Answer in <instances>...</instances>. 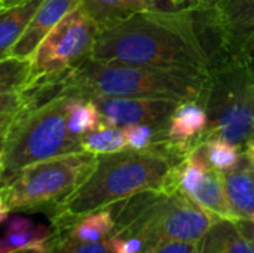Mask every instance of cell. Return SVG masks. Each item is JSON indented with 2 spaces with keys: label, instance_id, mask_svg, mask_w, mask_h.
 <instances>
[{
  "label": "cell",
  "instance_id": "obj_1",
  "mask_svg": "<svg viewBox=\"0 0 254 253\" xmlns=\"http://www.w3.org/2000/svg\"><path fill=\"white\" fill-rule=\"evenodd\" d=\"M91 58L210 73L192 9H147L101 28Z\"/></svg>",
  "mask_w": 254,
  "mask_h": 253
},
{
  "label": "cell",
  "instance_id": "obj_2",
  "mask_svg": "<svg viewBox=\"0 0 254 253\" xmlns=\"http://www.w3.org/2000/svg\"><path fill=\"white\" fill-rule=\"evenodd\" d=\"M210 73L156 66H134L94 58L63 78V95L91 98L149 97L177 101H204Z\"/></svg>",
  "mask_w": 254,
  "mask_h": 253
},
{
  "label": "cell",
  "instance_id": "obj_3",
  "mask_svg": "<svg viewBox=\"0 0 254 253\" xmlns=\"http://www.w3.org/2000/svg\"><path fill=\"white\" fill-rule=\"evenodd\" d=\"M182 160L156 143L146 151L125 149L98 155L86 180L54 213L77 218L143 191H174L170 189V177Z\"/></svg>",
  "mask_w": 254,
  "mask_h": 253
},
{
  "label": "cell",
  "instance_id": "obj_4",
  "mask_svg": "<svg viewBox=\"0 0 254 253\" xmlns=\"http://www.w3.org/2000/svg\"><path fill=\"white\" fill-rule=\"evenodd\" d=\"M109 207L115 234L140 239L143 253L171 242H199L220 219L179 189L143 191Z\"/></svg>",
  "mask_w": 254,
  "mask_h": 253
},
{
  "label": "cell",
  "instance_id": "obj_5",
  "mask_svg": "<svg viewBox=\"0 0 254 253\" xmlns=\"http://www.w3.org/2000/svg\"><path fill=\"white\" fill-rule=\"evenodd\" d=\"M65 112V95L34 109H24L1 142L0 188L31 164L85 152L80 139L71 136L67 128Z\"/></svg>",
  "mask_w": 254,
  "mask_h": 253
},
{
  "label": "cell",
  "instance_id": "obj_6",
  "mask_svg": "<svg viewBox=\"0 0 254 253\" xmlns=\"http://www.w3.org/2000/svg\"><path fill=\"white\" fill-rule=\"evenodd\" d=\"M202 104L208 115L205 139L219 137L246 149L254 142V63L211 69Z\"/></svg>",
  "mask_w": 254,
  "mask_h": 253
},
{
  "label": "cell",
  "instance_id": "obj_7",
  "mask_svg": "<svg viewBox=\"0 0 254 253\" xmlns=\"http://www.w3.org/2000/svg\"><path fill=\"white\" fill-rule=\"evenodd\" d=\"M97 155L76 152L22 169L1 189L10 212L57 210L91 174Z\"/></svg>",
  "mask_w": 254,
  "mask_h": 253
},
{
  "label": "cell",
  "instance_id": "obj_8",
  "mask_svg": "<svg viewBox=\"0 0 254 253\" xmlns=\"http://www.w3.org/2000/svg\"><path fill=\"white\" fill-rule=\"evenodd\" d=\"M98 31V25L80 6L67 13L46 34L30 58L27 86L65 78L91 57Z\"/></svg>",
  "mask_w": 254,
  "mask_h": 253
},
{
  "label": "cell",
  "instance_id": "obj_9",
  "mask_svg": "<svg viewBox=\"0 0 254 253\" xmlns=\"http://www.w3.org/2000/svg\"><path fill=\"white\" fill-rule=\"evenodd\" d=\"M88 100H92L97 106L103 124L121 128L131 124H149L156 130L158 142L165 140L168 121L180 104V101L171 98L149 97L95 95Z\"/></svg>",
  "mask_w": 254,
  "mask_h": 253
},
{
  "label": "cell",
  "instance_id": "obj_10",
  "mask_svg": "<svg viewBox=\"0 0 254 253\" xmlns=\"http://www.w3.org/2000/svg\"><path fill=\"white\" fill-rule=\"evenodd\" d=\"M211 9L226 34L235 60L254 63L252 57L254 39V0H223Z\"/></svg>",
  "mask_w": 254,
  "mask_h": 253
},
{
  "label": "cell",
  "instance_id": "obj_11",
  "mask_svg": "<svg viewBox=\"0 0 254 253\" xmlns=\"http://www.w3.org/2000/svg\"><path fill=\"white\" fill-rule=\"evenodd\" d=\"M77 6H80V0H43L25 31L13 46L10 57L30 60L46 34Z\"/></svg>",
  "mask_w": 254,
  "mask_h": 253
},
{
  "label": "cell",
  "instance_id": "obj_12",
  "mask_svg": "<svg viewBox=\"0 0 254 253\" xmlns=\"http://www.w3.org/2000/svg\"><path fill=\"white\" fill-rule=\"evenodd\" d=\"M208 115L199 101H182L167 125L165 140L189 154L205 140Z\"/></svg>",
  "mask_w": 254,
  "mask_h": 253
},
{
  "label": "cell",
  "instance_id": "obj_13",
  "mask_svg": "<svg viewBox=\"0 0 254 253\" xmlns=\"http://www.w3.org/2000/svg\"><path fill=\"white\" fill-rule=\"evenodd\" d=\"M229 203L240 219L254 218V164L244 154L237 167L222 171Z\"/></svg>",
  "mask_w": 254,
  "mask_h": 253
},
{
  "label": "cell",
  "instance_id": "obj_14",
  "mask_svg": "<svg viewBox=\"0 0 254 253\" xmlns=\"http://www.w3.org/2000/svg\"><path fill=\"white\" fill-rule=\"evenodd\" d=\"M55 231L43 224L24 216H13L6 222L3 236L0 237V253H10L21 249H40L46 251L48 242L54 237Z\"/></svg>",
  "mask_w": 254,
  "mask_h": 253
},
{
  "label": "cell",
  "instance_id": "obj_15",
  "mask_svg": "<svg viewBox=\"0 0 254 253\" xmlns=\"http://www.w3.org/2000/svg\"><path fill=\"white\" fill-rule=\"evenodd\" d=\"M42 1L43 0H22L0 9V61L10 57L13 46L25 31Z\"/></svg>",
  "mask_w": 254,
  "mask_h": 253
},
{
  "label": "cell",
  "instance_id": "obj_16",
  "mask_svg": "<svg viewBox=\"0 0 254 253\" xmlns=\"http://www.w3.org/2000/svg\"><path fill=\"white\" fill-rule=\"evenodd\" d=\"M199 253H254V245L235 221L217 219L201 239Z\"/></svg>",
  "mask_w": 254,
  "mask_h": 253
},
{
  "label": "cell",
  "instance_id": "obj_17",
  "mask_svg": "<svg viewBox=\"0 0 254 253\" xmlns=\"http://www.w3.org/2000/svg\"><path fill=\"white\" fill-rule=\"evenodd\" d=\"M192 200H195L202 209L207 212L213 213L214 216L220 219H228V221H240V218L235 215L222 177V171L210 167L207 173L204 174L201 183L198 188L193 191L190 195Z\"/></svg>",
  "mask_w": 254,
  "mask_h": 253
},
{
  "label": "cell",
  "instance_id": "obj_18",
  "mask_svg": "<svg viewBox=\"0 0 254 253\" xmlns=\"http://www.w3.org/2000/svg\"><path fill=\"white\" fill-rule=\"evenodd\" d=\"M80 7L98 25V28L110 27L128 16L155 9L153 0H80Z\"/></svg>",
  "mask_w": 254,
  "mask_h": 253
},
{
  "label": "cell",
  "instance_id": "obj_19",
  "mask_svg": "<svg viewBox=\"0 0 254 253\" xmlns=\"http://www.w3.org/2000/svg\"><path fill=\"white\" fill-rule=\"evenodd\" d=\"M65 116L70 134L77 139H82V136L103 124L101 115L94 101L82 97H67Z\"/></svg>",
  "mask_w": 254,
  "mask_h": 253
},
{
  "label": "cell",
  "instance_id": "obj_20",
  "mask_svg": "<svg viewBox=\"0 0 254 253\" xmlns=\"http://www.w3.org/2000/svg\"><path fill=\"white\" fill-rule=\"evenodd\" d=\"M82 149L92 155H107L127 149L124 128L101 124L80 139Z\"/></svg>",
  "mask_w": 254,
  "mask_h": 253
},
{
  "label": "cell",
  "instance_id": "obj_21",
  "mask_svg": "<svg viewBox=\"0 0 254 253\" xmlns=\"http://www.w3.org/2000/svg\"><path fill=\"white\" fill-rule=\"evenodd\" d=\"M202 149L208 166L219 171H226L237 167L243 158L238 146L219 137L205 139L202 142Z\"/></svg>",
  "mask_w": 254,
  "mask_h": 253
},
{
  "label": "cell",
  "instance_id": "obj_22",
  "mask_svg": "<svg viewBox=\"0 0 254 253\" xmlns=\"http://www.w3.org/2000/svg\"><path fill=\"white\" fill-rule=\"evenodd\" d=\"M30 78V60L9 57L0 61V94L25 89Z\"/></svg>",
  "mask_w": 254,
  "mask_h": 253
},
{
  "label": "cell",
  "instance_id": "obj_23",
  "mask_svg": "<svg viewBox=\"0 0 254 253\" xmlns=\"http://www.w3.org/2000/svg\"><path fill=\"white\" fill-rule=\"evenodd\" d=\"M55 231V230H54ZM45 253H113L110 240L104 242H80L67 233L55 231L48 242Z\"/></svg>",
  "mask_w": 254,
  "mask_h": 253
},
{
  "label": "cell",
  "instance_id": "obj_24",
  "mask_svg": "<svg viewBox=\"0 0 254 253\" xmlns=\"http://www.w3.org/2000/svg\"><path fill=\"white\" fill-rule=\"evenodd\" d=\"M27 107V98L22 91L0 94V143L3 142L6 133L15 122V119Z\"/></svg>",
  "mask_w": 254,
  "mask_h": 253
},
{
  "label": "cell",
  "instance_id": "obj_25",
  "mask_svg": "<svg viewBox=\"0 0 254 253\" xmlns=\"http://www.w3.org/2000/svg\"><path fill=\"white\" fill-rule=\"evenodd\" d=\"M127 149L146 151L158 142L156 130L149 124H131L124 127Z\"/></svg>",
  "mask_w": 254,
  "mask_h": 253
},
{
  "label": "cell",
  "instance_id": "obj_26",
  "mask_svg": "<svg viewBox=\"0 0 254 253\" xmlns=\"http://www.w3.org/2000/svg\"><path fill=\"white\" fill-rule=\"evenodd\" d=\"M199 242H171L153 253H199Z\"/></svg>",
  "mask_w": 254,
  "mask_h": 253
},
{
  "label": "cell",
  "instance_id": "obj_27",
  "mask_svg": "<svg viewBox=\"0 0 254 253\" xmlns=\"http://www.w3.org/2000/svg\"><path fill=\"white\" fill-rule=\"evenodd\" d=\"M155 9L159 10H179V9H190L189 0H153Z\"/></svg>",
  "mask_w": 254,
  "mask_h": 253
},
{
  "label": "cell",
  "instance_id": "obj_28",
  "mask_svg": "<svg viewBox=\"0 0 254 253\" xmlns=\"http://www.w3.org/2000/svg\"><path fill=\"white\" fill-rule=\"evenodd\" d=\"M223 0H189L190 9H211Z\"/></svg>",
  "mask_w": 254,
  "mask_h": 253
},
{
  "label": "cell",
  "instance_id": "obj_29",
  "mask_svg": "<svg viewBox=\"0 0 254 253\" xmlns=\"http://www.w3.org/2000/svg\"><path fill=\"white\" fill-rule=\"evenodd\" d=\"M237 224H238L240 230L243 231V234L254 245V230L253 225H252V221H249V219H240V221H237Z\"/></svg>",
  "mask_w": 254,
  "mask_h": 253
},
{
  "label": "cell",
  "instance_id": "obj_30",
  "mask_svg": "<svg viewBox=\"0 0 254 253\" xmlns=\"http://www.w3.org/2000/svg\"><path fill=\"white\" fill-rule=\"evenodd\" d=\"M9 207H7V204H6V201H4V198H3V194H1V189H0V224H3L6 219H7V216H9Z\"/></svg>",
  "mask_w": 254,
  "mask_h": 253
},
{
  "label": "cell",
  "instance_id": "obj_31",
  "mask_svg": "<svg viewBox=\"0 0 254 253\" xmlns=\"http://www.w3.org/2000/svg\"><path fill=\"white\" fill-rule=\"evenodd\" d=\"M244 154L249 157V160L254 164V142H252V143L246 148V152H244Z\"/></svg>",
  "mask_w": 254,
  "mask_h": 253
},
{
  "label": "cell",
  "instance_id": "obj_32",
  "mask_svg": "<svg viewBox=\"0 0 254 253\" xmlns=\"http://www.w3.org/2000/svg\"><path fill=\"white\" fill-rule=\"evenodd\" d=\"M10 253H45V251H40V249H21V251H15V252Z\"/></svg>",
  "mask_w": 254,
  "mask_h": 253
},
{
  "label": "cell",
  "instance_id": "obj_33",
  "mask_svg": "<svg viewBox=\"0 0 254 253\" xmlns=\"http://www.w3.org/2000/svg\"><path fill=\"white\" fill-rule=\"evenodd\" d=\"M0 1H1L3 6H12V4H16V3H19L22 0H0Z\"/></svg>",
  "mask_w": 254,
  "mask_h": 253
},
{
  "label": "cell",
  "instance_id": "obj_34",
  "mask_svg": "<svg viewBox=\"0 0 254 253\" xmlns=\"http://www.w3.org/2000/svg\"><path fill=\"white\" fill-rule=\"evenodd\" d=\"M0 164H1V143H0Z\"/></svg>",
  "mask_w": 254,
  "mask_h": 253
},
{
  "label": "cell",
  "instance_id": "obj_35",
  "mask_svg": "<svg viewBox=\"0 0 254 253\" xmlns=\"http://www.w3.org/2000/svg\"><path fill=\"white\" fill-rule=\"evenodd\" d=\"M252 225H253V230H254V218L252 219Z\"/></svg>",
  "mask_w": 254,
  "mask_h": 253
},
{
  "label": "cell",
  "instance_id": "obj_36",
  "mask_svg": "<svg viewBox=\"0 0 254 253\" xmlns=\"http://www.w3.org/2000/svg\"><path fill=\"white\" fill-rule=\"evenodd\" d=\"M1 7H3V4H1V1H0V9H1Z\"/></svg>",
  "mask_w": 254,
  "mask_h": 253
}]
</instances>
